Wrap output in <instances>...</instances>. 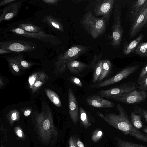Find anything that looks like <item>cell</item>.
I'll return each instance as SVG.
<instances>
[{
    "label": "cell",
    "mask_w": 147,
    "mask_h": 147,
    "mask_svg": "<svg viewBox=\"0 0 147 147\" xmlns=\"http://www.w3.org/2000/svg\"><path fill=\"white\" fill-rule=\"evenodd\" d=\"M45 93L51 101L58 107H61V103L60 99L57 93L49 89H45Z\"/></svg>",
    "instance_id": "obj_24"
},
{
    "label": "cell",
    "mask_w": 147,
    "mask_h": 147,
    "mask_svg": "<svg viewBox=\"0 0 147 147\" xmlns=\"http://www.w3.org/2000/svg\"><path fill=\"white\" fill-rule=\"evenodd\" d=\"M147 22V7L133 21L129 33L130 38H134L139 33L144 27Z\"/></svg>",
    "instance_id": "obj_11"
},
{
    "label": "cell",
    "mask_w": 147,
    "mask_h": 147,
    "mask_svg": "<svg viewBox=\"0 0 147 147\" xmlns=\"http://www.w3.org/2000/svg\"><path fill=\"white\" fill-rule=\"evenodd\" d=\"M88 49L87 47L80 45L71 47L57 59L54 63L55 67L54 73L58 75L64 72L67 70V64L69 61L77 58Z\"/></svg>",
    "instance_id": "obj_3"
},
{
    "label": "cell",
    "mask_w": 147,
    "mask_h": 147,
    "mask_svg": "<svg viewBox=\"0 0 147 147\" xmlns=\"http://www.w3.org/2000/svg\"><path fill=\"white\" fill-rule=\"evenodd\" d=\"M32 110L30 108L25 109L24 111V115L25 117L29 116L31 113Z\"/></svg>",
    "instance_id": "obj_42"
},
{
    "label": "cell",
    "mask_w": 147,
    "mask_h": 147,
    "mask_svg": "<svg viewBox=\"0 0 147 147\" xmlns=\"http://www.w3.org/2000/svg\"><path fill=\"white\" fill-rule=\"evenodd\" d=\"M147 74V64L142 69L137 80V82L140 81Z\"/></svg>",
    "instance_id": "obj_37"
},
{
    "label": "cell",
    "mask_w": 147,
    "mask_h": 147,
    "mask_svg": "<svg viewBox=\"0 0 147 147\" xmlns=\"http://www.w3.org/2000/svg\"><path fill=\"white\" fill-rule=\"evenodd\" d=\"M138 65H135L127 67L121 70L112 77L98 84L90 86L91 88L102 87L112 85L126 78L136 71L139 68Z\"/></svg>",
    "instance_id": "obj_7"
},
{
    "label": "cell",
    "mask_w": 147,
    "mask_h": 147,
    "mask_svg": "<svg viewBox=\"0 0 147 147\" xmlns=\"http://www.w3.org/2000/svg\"><path fill=\"white\" fill-rule=\"evenodd\" d=\"M134 112L140 115L147 122V110L139 106H136L134 108Z\"/></svg>",
    "instance_id": "obj_32"
},
{
    "label": "cell",
    "mask_w": 147,
    "mask_h": 147,
    "mask_svg": "<svg viewBox=\"0 0 147 147\" xmlns=\"http://www.w3.org/2000/svg\"><path fill=\"white\" fill-rule=\"evenodd\" d=\"M74 1V2H77L78 3H79V2H81V1H83L82 0H74V1Z\"/></svg>",
    "instance_id": "obj_46"
},
{
    "label": "cell",
    "mask_w": 147,
    "mask_h": 147,
    "mask_svg": "<svg viewBox=\"0 0 147 147\" xmlns=\"http://www.w3.org/2000/svg\"><path fill=\"white\" fill-rule=\"evenodd\" d=\"M1 147H4L3 146H2Z\"/></svg>",
    "instance_id": "obj_48"
},
{
    "label": "cell",
    "mask_w": 147,
    "mask_h": 147,
    "mask_svg": "<svg viewBox=\"0 0 147 147\" xmlns=\"http://www.w3.org/2000/svg\"><path fill=\"white\" fill-rule=\"evenodd\" d=\"M147 7V0H138L135 1L131 10V18L133 21L141 14Z\"/></svg>",
    "instance_id": "obj_16"
},
{
    "label": "cell",
    "mask_w": 147,
    "mask_h": 147,
    "mask_svg": "<svg viewBox=\"0 0 147 147\" xmlns=\"http://www.w3.org/2000/svg\"><path fill=\"white\" fill-rule=\"evenodd\" d=\"M101 53L94 56L90 65L94 70L92 82L95 83L98 80L100 76L102 69V61Z\"/></svg>",
    "instance_id": "obj_15"
},
{
    "label": "cell",
    "mask_w": 147,
    "mask_h": 147,
    "mask_svg": "<svg viewBox=\"0 0 147 147\" xmlns=\"http://www.w3.org/2000/svg\"><path fill=\"white\" fill-rule=\"evenodd\" d=\"M75 141L77 147H86L79 138L75 137Z\"/></svg>",
    "instance_id": "obj_41"
},
{
    "label": "cell",
    "mask_w": 147,
    "mask_h": 147,
    "mask_svg": "<svg viewBox=\"0 0 147 147\" xmlns=\"http://www.w3.org/2000/svg\"><path fill=\"white\" fill-rule=\"evenodd\" d=\"M17 0H4L0 2V6L1 7L10 3L15 2Z\"/></svg>",
    "instance_id": "obj_40"
},
{
    "label": "cell",
    "mask_w": 147,
    "mask_h": 147,
    "mask_svg": "<svg viewBox=\"0 0 147 147\" xmlns=\"http://www.w3.org/2000/svg\"><path fill=\"white\" fill-rule=\"evenodd\" d=\"M144 35L141 34L138 37L130 42L124 44L123 52L125 55H128L136 50L143 39Z\"/></svg>",
    "instance_id": "obj_20"
},
{
    "label": "cell",
    "mask_w": 147,
    "mask_h": 147,
    "mask_svg": "<svg viewBox=\"0 0 147 147\" xmlns=\"http://www.w3.org/2000/svg\"><path fill=\"white\" fill-rule=\"evenodd\" d=\"M42 72L39 71L35 72L31 74L28 79V86L29 88L31 90L34 87V84L38 78L40 76Z\"/></svg>",
    "instance_id": "obj_30"
},
{
    "label": "cell",
    "mask_w": 147,
    "mask_h": 147,
    "mask_svg": "<svg viewBox=\"0 0 147 147\" xmlns=\"http://www.w3.org/2000/svg\"><path fill=\"white\" fill-rule=\"evenodd\" d=\"M42 1L48 5L54 6L57 5L59 1L58 0H44Z\"/></svg>",
    "instance_id": "obj_39"
},
{
    "label": "cell",
    "mask_w": 147,
    "mask_h": 147,
    "mask_svg": "<svg viewBox=\"0 0 147 147\" xmlns=\"http://www.w3.org/2000/svg\"><path fill=\"white\" fill-rule=\"evenodd\" d=\"M6 59L16 63L22 70L30 68L34 64L32 62L25 60L21 55L7 57L6 58Z\"/></svg>",
    "instance_id": "obj_18"
},
{
    "label": "cell",
    "mask_w": 147,
    "mask_h": 147,
    "mask_svg": "<svg viewBox=\"0 0 147 147\" xmlns=\"http://www.w3.org/2000/svg\"><path fill=\"white\" fill-rule=\"evenodd\" d=\"M135 53L140 56H147V42H141L136 49Z\"/></svg>",
    "instance_id": "obj_29"
},
{
    "label": "cell",
    "mask_w": 147,
    "mask_h": 147,
    "mask_svg": "<svg viewBox=\"0 0 147 147\" xmlns=\"http://www.w3.org/2000/svg\"><path fill=\"white\" fill-rule=\"evenodd\" d=\"M147 27V22H146V24H145L144 27Z\"/></svg>",
    "instance_id": "obj_47"
},
{
    "label": "cell",
    "mask_w": 147,
    "mask_h": 147,
    "mask_svg": "<svg viewBox=\"0 0 147 147\" xmlns=\"http://www.w3.org/2000/svg\"><path fill=\"white\" fill-rule=\"evenodd\" d=\"M11 73L14 75H18L21 72L20 67L16 63L9 60H7Z\"/></svg>",
    "instance_id": "obj_31"
},
{
    "label": "cell",
    "mask_w": 147,
    "mask_h": 147,
    "mask_svg": "<svg viewBox=\"0 0 147 147\" xmlns=\"http://www.w3.org/2000/svg\"><path fill=\"white\" fill-rule=\"evenodd\" d=\"M130 116L131 123L136 128L139 129L143 127V124L141 121L142 117L141 115L134 112H131Z\"/></svg>",
    "instance_id": "obj_25"
},
{
    "label": "cell",
    "mask_w": 147,
    "mask_h": 147,
    "mask_svg": "<svg viewBox=\"0 0 147 147\" xmlns=\"http://www.w3.org/2000/svg\"><path fill=\"white\" fill-rule=\"evenodd\" d=\"M23 1H16L8 5L0 10V23L11 20L17 16Z\"/></svg>",
    "instance_id": "obj_10"
},
{
    "label": "cell",
    "mask_w": 147,
    "mask_h": 147,
    "mask_svg": "<svg viewBox=\"0 0 147 147\" xmlns=\"http://www.w3.org/2000/svg\"><path fill=\"white\" fill-rule=\"evenodd\" d=\"M69 81L76 85L77 86L82 87V84L79 78L76 77H71L69 79Z\"/></svg>",
    "instance_id": "obj_36"
},
{
    "label": "cell",
    "mask_w": 147,
    "mask_h": 147,
    "mask_svg": "<svg viewBox=\"0 0 147 147\" xmlns=\"http://www.w3.org/2000/svg\"><path fill=\"white\" fill-rule=\"evenodd\" d=\"M18 27L29 32H38L42 31L41 27L31 23H22L19 24Z\"/></svg>",
    "instance_id": "obj_22"
},
{
    "label": "cell",
    "mask_w": 147,
    "mask_h": 147,
    "mask_svg": "<svg viewBox=\"0 0 147 147\" xmlns=\"http://www.w3.org/2000/svg\"><path fill=\"white\" fill-rule=\"evenodd\" d=\"M42 20L53 29L59 31H64L63 24L57 19L53 16L50 15H47L44 17Z\"/></svg>",
    "instance_id": "obj_19"
},
{
    "label": "cell",
    "mask_w": 147,
    "mask_h": 147,
    "mask_svg": "<svg viewBox=\"0 0 147 147\" xmlns=\"http://www.w3.org/2000/svg\"><path fill=\"white\" fill-rule=\"evenodd\" d=\"M7 117L10 125H12L15 121L20 119V114L16 109L11 110L7 113Z\"/></svg>",
    "instance_id": "obj_28"
},
{
    "label": "cell",
    "mask_w": 147,
    "mask_h": 147,
    "mask_svg": "<svg viewBox=\"0 0 147 147\" xmlns=\"http://www.w3.org/2000/svg\"><path fill=\"white\" fill-rule=\"evenodd\" d=\"M116 144L118 147H147L141 144L121 139L119 138H115Z\"/></svg>",
    "instance_id": "obj_27"
},
{
    "label": "cell",
    "mask_w": 147,
    "mask_h": 147,
    "mask_svg": "<svg viewBox=\"0 0 147 147\" xmlns=\"http://www.w3.org/2000/svg\"><path fill=\"white\" fill-rule=\"evenodd\" d=\"M13 52L10 51L0 49V54L1 55L4 54L12 53Z\"/></svg>",
    "instance_id": "obj_43"
},
{
    "label": "cell",
    "mask_w": 147,
    "mask_h": 147,
    "mask_svg": "<svg viewBox=\"0 0 147 147\" xmlns=\"http://www.w3.org/2000/svg\"><path fill=\"white\" fill-rule=\"evenodd\" d=\"M86 102L89 105L98 108H109L114 107L115 104L100 96H92L87 97Z\"/></svg>",
    "instance_id": "obj_14"
},
{
    "label": "cell",
    "mask_w": 147,
    "mask_h": 147,
    "mask_svg": "<svg viewBox=\"0 0 147 147\" xmlns=\"http://www.w3.org/2000/svg\"><path fill=\"white\" fill-rule=\"evenodd\" d=\"M138 87L135 83L128 82L107 90H101L98 94L100 96L108 99H112L115 96L136 90Z\"/></svg>",
    "instance_id": "obj_9"
},
{
    "label": "cell",
    "mask_w": 147,
    "mask_h": 147,
    "mask_svg": "<svg viewBox=\"0 0 147 147\" xmlns=\"http://www.w3.org/2000/svg\"><path fill=\"white\" fill-rule=\"evenodd\" d=\"M36 48L35 45L29 42L21 40H13L1 42L0 49L19 52L30 51Z\"/></svg>",
    "instance_id": "obj_5"
},
{
    "label": "cell",
    "mask_w": 147,
    "mask_h": 147,
    "mask_svg": "<svg viewBox=\"0 0 147 147\" xmlns=\"http://www.w3.org/2000/svg\"><path fill=\"white\" fill-rule=\"evenodd\" d=\"M14 131L16 135L20 139L24 140L26 137L22 128L19 126H16L14 128Z\"/></svg>",
    "instance_id": "obj_35"
},
{
    "label": "cell",
    "mask_w": 147,
    "mask_h": 147,
    "mask_svg": "<svg viewBox=\"0 0 147 147\" xmlns=\"http://www.w3.org/2000/svg\"><path fill=\"white\" fill-rule=\"evenodd\" d=\"M79 115L81 123L85 128L91 125L86 111L81 107L79 108Z\"/></svg>",
    "instance_id": "obj_26"
},
{
    "label": "cell",
    "mask_w": 147,
    "mask_h": 147,
    "mask_svg": "<svg viewBox=\"0 0 147 147\" xmlns=\"http://www.w3.org/2000/svg\"><path fill=\"white\" fill-rule=\"evenodd\" d=\"M48 79L49 77L47 74L42 71L35 83L33 88L31 90L32 93H35L39 90Z\"/></svg>",
    "instance_id": "obj_23"
},
{
    "label": "cell",
    "mask_w": 147,
    "mask_h": 147,
    "mask_svg": "<svg viewBox=\"0 0 147 147\" xmlns=\"http://www.w3.org/2000/svg\"><path fill=\"white\" fill-rule=\"evenodd\" d=\"M112 67L110 61L108 59L102 60L101 72L98 82L103 80L108 75Z\"/></svg>",
    "instance_id": "obj_21"
},
{
    "label": "cell",
    "mask_w": 147,
    "mask_h": 147,
    "mask_svg": "<svg viewBox=\"0 0 147 147\" xmlns=\"http://www.w3.org/2000/svg\"><path fill=\"white\" fill-rule=\"evenodd\" d=\"M100 1L96 5L94 12L96 15L102 16L108 21L115 0H104Z\"/></svg>",
    "instance_id": "obj_12"
},
{
    "label": "cell",
    "mask_w": 147,
    "mask_h": 147,
    "mask_svg": "<svg viewBox=\"0 0 147 147\" xmlns=\"http://www.w3.org/2000/svg\"><path fill=\"white\" fill-rule=\"evenodd\" d=\"M11 32L17 35L41 40L52 45H56L55 40L57 38L55 36L46 34L43 31L38 32H29L18 28H13L10 30Z\"/></svg>",
    "instance_id": "obj_6"
},
{
    "label": "cell",
    "mask_w": 147,
    "mask_h": 147,
    "mask_svg": "<svg viewBox=\"0 0 147 147\" xmlns=\"http://www.w3.org/2000/svg\"><path fill=\"white\" fill-rule=\"evenodd\" d=\"M143 131L147 134V126L143 129Z\"/></svg>",
    "instance_id": "obj_45"
},
{
    "label": "cell",
    "mask_w": 147,
    "mask_h": 147,
    "mask_svg": "<svg viewBox=\"0 0 147 147\" xmlns=\"http://www.w3.org/2000/svg\"><path fill=\"white\" fill-rule=\"evenodd\" d=\"M69 147H77L75 141V137L71 136L69 139Z\"/></svg>",
    "instance_id": "obj_38"
},
{
    "label": "cell",
    "mask_w": 147,
    "mask_h": 147,
    "mask_svg": "<svg viewBox=\"0 0 147 147\" xmlns=\"http://www.w3.org/2000/svg\"><path fill=\"white\" fill-rule=\"evenodd\" d=\"M147 98V94L145 91L135 90L130 92L115 96L112 99L116 101L132 104L143 101Z\"/></svg>",
    "instance_id": "obj_8"
},
{
    "label": "cell",
    "mask_w": 147,
    "mask_h": 147,
    "mask_svg": "<svg viewBox=\"0 0 147 147\" xmlns=\"http://www.w3.org/2000/svg\"><path fill=\"white\" fill-rule=\"evenodd\" d=\"M68 98L69 115L74 124L76 125L78 120V104L73 91L70 88L68 89Z\"/></svg>",
    "instance_id": "obj_13"
},
{
    "label": "cell",
    "mask_w": 147,
    "mask_h": 147,
    "mask_svg": "<svg viewBox=\"0 0 147 147\" xmlns=\"http://www.w3.org/2000/svg\"><path fill=\"white\" fill-rule=\"evenodd\" d=\"M89 66L86 63L74 59L69 61L67 63L66 67L71 73L77 74Z\"/></svg>",
    "instance_id": "obj_17"
},
{
    "label": "cell",
    "mask_w": 147,
    "mask_h": 147,
    "mask_svg": "<svg viewBox=\"0 0 147 147\" xmlns=\"http://www.w3.org/2000/svg\"><path fill=\"white\" fill-rule=\"evenodd\" d=\"M103 131L101 130H96L93 132L91 137L92 141L94 142H96L99 140L103 136Z\"/></svg>",
    "instance_id": "obj_34"
},
{
    "label": "cell",
    "mask_w": 147,
    "mask_h": 147,
    "mask_svg": "<svg viewBox=\"0 0 147 147\" xmlns=\"http://www.w3.org/2000/svg\"><path fill=\"white\" fill-rule=\"evenodd\" d=\"M121 7L117 5L115 9L112 32L110 36L111 45L113 48L119 47L122 40L123 30L121 23Z\"/></svg>",
    "instance_id": "obj_4"
},
{
    "label": "cell",
    "mask_w": 147,
    "mask_h": 147,
    "mask_svg": "<svg viewBox=\"0 0 147 147\" xmlns=\"http://www.w3.org/2000/svg\"><path fill=\"white\" fill-rule=\"evenodd\" d=\"M36 113V120L37 130L41 140L44 143L49 142L51 140H55L58 132L54 124L51 111L46 104L43 106L40 112Z\"/></svg>",
    "instance_id": "obj_1"
},
{
    "label": "cell",
    "mask_w": 147,
    "mask_h": 147,
    "mask_svg": "<svg viewBox=\"0 0 147 147\" xmlns=\"http://www.w3.org/2000/svg\"><path fill=\"white\" fill-rule=\"evenodd\" d=\"M108 21L103 17L97 18L89 12L85 13L81 20L83 27L94 39H96L104 33Z\"/></svg>",
    "instance_id": "obj_2"
},
{
    "label": "cell",
    "mask_w": 147,
    "mask_h": 147,
    "mask_svg": "<svg viewBox=\"0 0 147 147\" xmlns=\"http://www.w3.org/2000/svg\"><path fill=\"white\" fill-rule=\"evenodd\" d=\"M138 89L144 91H147V74L139 82Z\"/></svg>",
    "instance_id": "obj_33"
},
{
    "label": "cell",
    "mask_w": 147,
    "mask_h": 147,
    "mask_svg": "<svg viewBox=\"0 0 147 147\" xmlns=\"http://www.w3.org/2000/svg\"><path fill=\"white\" fill-rule=\"evenodd\" d=\"M4 85V83L3 78L0 76V88L1 89Z\"/></svg>",
    "instance_id": "obj_44"
}]
</instances>
